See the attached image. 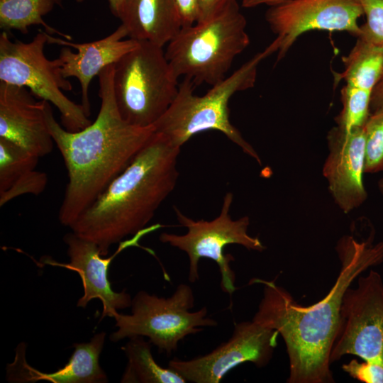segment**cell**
Returning <instances> with one entry per match:
<instances>
[{"mask_svg": "<svg viewBox=\"0 0 383 383\" xmlns=\"http://www.w3.org/2000/svg\"><path fill=\"white\" fill-rule=\"evenodd\" d=\"M287 1L289 0H243L242 6L246 9H250L264 4L270 6Z\"/></svg>", "mask_w": 383, "mask_h": 383, "instance_id": "f546056e", "label": "cell"}, {"mask_svg": "<svg viewBox=\"0 0 383 383\" xmlns=\"http://www.w3.org/2000/svg\"><path fill=\"white\" fill-rule=\"evenodd\" d=\"M342 369L351 377L364 383H383V365L364 360L353 359L342 365Z\"/></svg>", "mask_w": 383, "mask_h": 383, "instance_id": "484cf974", "label": "cell"}, {"mask_svg": "<svg viewBox=\"0 0 383 383\" xmlns=\"http://www.w3.org/2000/svg\"><path fill=\"white\" fill-rule=\"evenodd\" d=\"M48 33L39 32L29 42L11 40L8 32L0 35V82L29 89L40 100L54 105L60 113L63 127L71 132L84 129L91 121L82 106L70 99L64 91L72 85L62 72L57 57L49 60L45 54Z\"/></svg>", "mask_w": 383, "mask_h": 383, "instance_id": "52a82bcc", "label": "cell"}, {"mask_svg": "<svg viewBox=\"0 0 383 383\" xmlns=\"http://www.w3.org/2000/svg\"><path fill=\"white\" fill-rule=\"evenodd\" d=\"M365 16L359 37L383 50V0H358Z\"/></svg>", "mask_w": 383, "mask_h": 383, "instance_id": "d4e9b609", "label": "cell"}, {"mask_svg": "<svg viewBox=\"0 0 383 383\" xmlns=\"http://www.w3.org/2000/svg\"><path fill=\"white\" fill-rule=\"evenodd\" d=\"M279 47L278 40L274 39L264 50L257 53L231 75L212 85L202 96L194 94V82L184 77L179 84L174 100L154 124L155 132L163 135L174 145L181 148L198 133L218 131L261 165L257 152L231 123L228 103L236 92L255 86L259 64L277 52Z\"/></svg>", "mask_w": 383, "mask_h": 383, "instance_id": "277c9868", "label": "cell"}, {"mask_svg": "<svg viewBox=\"0 0 383 383\" xmlns=\"http://www.w3.org/2000/svg\"><path fill=\"white\" fill-rule=\"evenodd\" d=\"M106 333L95 334L87 343H74V350L68 362L52 372L35 370L26 360L23 343L16 350L14 361L7 365L6 378L11 382L104 383L107 376L99 365V357L105 343Z\"/></svg>", "mask_w": 383, "mask_h": 383, "instance_id": "e0dca14e", "label": "cell"}, {"mask_svg": "<svg viewBox=\"0 0 383 383\" xmlns=\"http://www.w3.org/2000/svg\"><path fill=\"white\" fill-rule=\"evenodd\" d=\"M345 355L383 365V279L373 270L360 275L343 296L331 364Z\"/></svg>", "mask_w": 383, "mask_h": 383, "instance_id": "30bf717a", "label": "cell"}, {"mask_svg": "<svg viewBox=\"0 0 383 383\" xmlns=\"http://www.w3.org/2000/svg\"><path fill=\"white\" fill-rule=\"evenodd\" d=\"M155 225L145 228L129 240L119 243L117 250L109 257H103L99 246L94 242L71 233L63 240L67 245L69 262L63 264L46 260L51 265L60 266L78 273L83 285L84 294L77 303L78 307L85 308L94 299H99L103 305L101 319L106 316L113 318L119 309L131 306L132 299L126 289L114 292L108 279V270L113 258L128 247L135 245L144 235L160 228Z\"/></svg>", "mask_w": 383, "mask_h": 383, "instance_id": "4fadbf2b", "label": "cell"}, {"mask_svg": "<svg viewBox=\"0 0 383 383\" xmlns=\"http://www.w3.org/2000/svg\"><path fill=\"white\" fill-rule=\"evenodd\" d=\"M279 333L254 321L235 323L231 338L206 355L191 360L174 358L168 367L186 381L194 383H219L238 365L252 362L257 367L271 360L277 345Z\"/></svg>", "mask_w": 383, "mask_h": 383, "instance_id": "8fae6325", "label": "cell"}, {"mask_svg": "<svg viewBox=\"0 0 383 383\" xmlns=\"http://www.w3.org/2000/svg\"><path fill=\"white\" fill-rule=\"evenodd\" d=\"M182 26H191L197 22L199 0H174Z\"/></svg>", "mask_w": 383, "mask_h": 383, "instance_id": "83f0119b", "label": "cell"}, {"mask_svg": "<svg viewBox=\"0 0 383 383\" xmlns=\"http://www.w3.org/2000/svg\"><path fill=\"white\" fill-rule=\"evenodd\" d=\"M127 36L128 30L123 24L106 37L89 43H73L48 33V43L65 46L58 56L62 72L65 78L78 79L82 93L81 105L88 116H90L89 89L91 79L138 45L139 41L135 39H124Z\"/></svg>", "mask_w": 383, "mask_h": 383, "instance_id": "2e32d148", "label": "cell"}, {"mask_svg": "<svg viewBox=\"0 0 383 383\" xmlns=\"http://www.w3.org/2000/svg\"><path fill=\"white\" fill-rule=\"evenodd\" d=\"M113 73L111 65L99 74V113L94 122L79 131L62 127L50 103L43 100L48 129L68 174L58 213L59 221L68 228L130 164L155 132L153 126H136L122 118L114 97Z\"/></svg>", "mask_w": 383, "mask_h": 383, "instance_id": "7a4b0ae2", "label": "cell"}, {"mask_svg": "<svg viewBox=\"0 0 383 383\" xmlns=\"http://www.w3.org/2000/svg\"><path fill=\"white\" fill-rule=\"evenodd\" d=\"M152 343L143 336L135 335L121 349L128 362L121 379L122 383H184L187 381L176 371L158 365L152 353Z\"/></svg>", "mask_w": 383, "mask_h": 383, "instance_id": "ffe728a7", "label": "cell"}, {"mask_svg": "<svg viewBox=\"0 0 383 383\" xmlns=\"http://www.w3.org/2000/svg\"><path fill=\"white\" fill-rule=\"evenodd\" d=\"M77 3L83 2L84 0H75ZM124 0H108L109 8L112 13L117 17L121 7Z\"/></svg>", "mask_w": 383, "mask_h": 383, "instance_id": "4dcf8cb0", "label": "cell"}, {"mask_svg": "<svg viewBox=\"0 0 383 383\" xmlns=\"http://www.w3.org/2000/svg\"><path fill=\"white\" fill-rule=\"evenodd\" d=\"M233 0H199L196 23L206 21L222 12Z\"/></svg>", "mask_w": 383, "mask_h": 383, "instance_id": "4316f807", "label": "cell"}, {"mask_svg": "<svg viewBox=\"0 0 383 383\" xmlns=\"http://www.w3.org/2000/svg\"><path fill=\"white\" fill-rule=\"evenodd\" d=\"M179 147L154 132L130 164L70 228L95 243L102 256L111 245L144 230L174 189Z\"/></svg>", "mask_w": 383, "mask_h": 383, "instance_id": "3957f363", "label": "cell"}, {"mask_svg": "<svg viewBox=\"0 0 383 383\" xmlns=\"http://www.w3.org/2000/svg\"><path fill=\"white\" fill-rule=\"evenodd\" d=\"M194 305L193 290L184 283L179 284L167 298L140 291L132 299L131 314L118 311L114 314L118 329L109 339L118 342L135 335L145 336L160 353L170 355L187 336L201 331V327L218 325L216 321L208 316L206 306L190 311Z\"/></svg>", "mask_w": 383, "mask_h": 383, "instance_id": "ba28073f", "label": "cell"}, {"mask_svg": "<svg viewBox=\"0 0 383 383\" xmlns=\"http://www.w3.org/2000/svg\"><path fill=\"white\" fill-rule=\"evenodd\" d=\"M364 126L350 130L337 126L328 134L329 152L323 175L335 204L345 213L360 206L367 196L363 182Z\"/></svg>", "mask_w": 383, "mask_h": 383, "instance_id": "5bb4252c", "label": "cell"}, {"mask_svg": "<svg viewBox=\"0 0 383 383\" xmlns=\"http://www.w3.org/2000/svg\"><path fill=\"white\" fill-rule=\"evenodd\" d=\"M372 91L345 84L341 89L342 110L337 126L345 130L363 126L370 114Z\"/></svg>", "mask_w": 383, "mask_h": 383, "instance_id": "603a6c76", "label": "cell"}, {"mask_svg": "<svg viewBox=\"0 0 383 383\" xmlns=\"http://www.w3.org/2000/svg\"><path fill=\"white\" fill-rule=\"evenodd\" d=\"M23 87L0 82V138L43 157L53 148L43 111L44 101Z\"/></svg>", "mask_w": 383, "mask_h": 383, "instance_id": "9a60e30c", "label": "cell"}, {"mask_svg": "<svg viewBox=\"0 0 383 383\" xmlns=\"http://www.w3.org/2000/svg\"><path fill=\"white\" fill-rule=\"evenodd\" d=\"M362 16L358 0H289L270 6L265 20L277 35L280 60L300 35L311 30L345 31L359 37Z\"/></svg>", "mask_w": 383, "mask_h": 383, "instance_id": "7c38bea8", "label": "cell"}, {"mask_svg": "<svg viewBox=\"0 0 383 383\" xmlns=\"http://www.w3.org/2000/svg\"><path fill=\"white\" fill-rule=\"evenodd\" d=\"M343 237L336 251L340 269L335 284L318 302L303 306L274 281L252 279L263 285L252 321L277 331L284 340L289 362V383H333L330 354L337 335L345 291L370 267L383 262V242Z\"/></svg>", "mask_w": 383, "mask_h": 383, "instance_id": "6da1fadb", "label": "cell"}, {"mask_svg": "<svg viewBox=\"0 0 383 383\" xmlns=\"http://www.w3.org/2000/svg\"><path fill=\"white\" fill-rule=\"evenodd\" d=\"M233 196L227 192L223 200L219 215L211 220H194L174 207L179 223L187 228L184 235L162 233L159 238L163 243L177 248L187 253L189 258L188 279L194 283L199 278V262L208 258L216 262L221 275V287L230 296L235 291V274L230 263L234 260L230 254L225 255L226 246L240 245L249 250L262 252L265 246L257 237L248 233L250 219L247 216L232 219L229 212Z\"/></svg>", "mask_w": 383, "mask_h": 383, "instance_id": "9c48e42d", "label": "cell"}, {"mask_svg": "<svg viewBox=\"0 0 383 383\" xmlns=\"http://www.w3.org/2000/svg\"><path fill=\"white\" fill-rule=\"evenodd\" d=\"M364 127L365 173L383 172V110L370 111Z\"/></svg>", "mask_w": 383, "mask_h": 383, "instance_id": "cb8c5ba5", "label": "cell"}, {"mask_svg": "<svg viewBox=\"0 0 383 383\" xmlns=\"http://www.w3.org/2000/svg\"><path fill=\"white\" fill-rule=\"evenodd\" d=\"M62 0H0V28L3 31L16 30L28 33L29 27L40 25L50 35L57 34L71 41L72 37L57 30L43 20Z\"/></svg>", "mask_w": 383, "mask_h": 383, "instance_id": "44dd1931", "label": "cell"}, {"mask_svg": "<svg viewBox=\"0 0 383 383\" xmlns=\"http://www.w3.org/2000/svg\"><path fill=\"white\" fill-rule=\"evenodd\" d=\"M247 21L233 0L201 23L182 26L167 43L166 57L174 75L211 86L226 77L237 55L250 44Z\"/></svg>", "mask_w": 383, "mask_h": 383, "instance_id": "5b68a950", "label": "cell"}, {"mask_svg": "<svg viewBox=\"0 0 383 383\" xmlns=\"http://www.w3.org/2000/svg\"><path fill=\"white\" fill-rule=\"evenodd\" d=\"M383 110V73L374 87L370 102V111Z\"/></svg>", "mask_w": 383, "mask_h": 383, "instance_id": "f1b7e54d", "label": "cell"}, {"mask_svg": "<svg viewBox=\"0 0 383 383\" xmlns=\"http://www.w3.org/2000/svg\"><path fill=\"white\" fill-rule=\"evenodd\" d=\"M39 158L0 138V206L24 195H39L48 184L45 172L35 170Z\"/></svg>", "mask_w": 383, "mask_h": 383, "instance_id": "d6986e66", "label": "cell"}, {"mask_svg": "<svg viewBox=\"0 0 383 383\" xmlns=\"http://www.w3.org/2000/svg\"><path fill=\"white\" fill-rule=\"evenodd\" d=\"M163 47L147 41L114 65L113 93L122 118L139 127H152L174 100L179 89Z\"/></svg>", "mask_w": 383, "mask_h": 383, "instance_id": "8992f818", "label": "cell"}, {"mask_svg": "<svg viewBox=\"0 0 383 383\" xmlns=\"http://www.w3.org/2000/svg\"><path fill=\"white\" fill-rule=\"evenodd\" d=\"M117 18L129 38L161 47L182 27L174 0H124Z\"/></svg>", "mask_w": 383, "mask_h": 383, "instance_id": "ac0fdd59", "label": "cell"}, {"mask_svg": "<svg viewBox=\"0 0 383 383\" xmlns=\"http://www.w3.org/2000/svg\"><path fill=\"white\" fill-rule=\"evenodd\" d=\"M377 187H378L379 193L383 197V177L379 179Z\"/></svg>", "mask_w": 383, "mask_h": 383, "instance_id": "1f68e13d", "label": "cell"}, {"mask_svg": "<svg viewBox=\"0 0 383 383\" xmlns=\"http://www.w3.org/2000/svg\"><path fill=\"white\" fill-rule=\"evenodd\" d=\"M344 70L339 74L345 84L369 90L374 87L383 73V50L357 38L346 57H343Z\"/></svg>", "mask_w": 383, "mask_h": 383, "instance_id": "7402d4cb", "label": "cell"}]
</instances>
